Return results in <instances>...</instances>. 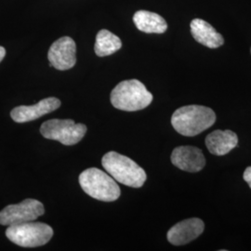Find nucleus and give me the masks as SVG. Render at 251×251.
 <instances>
[{
	"instance_id": "16",
	"label": "nucleus",
	"mask_w": 251,
	"mask_h": 251,
	"mask_svg": "<svg viewBox=\"0 0 251 251\" xmlns=\"http://www.w3.org/2000/svg\"><path fill=\"white\" fill-rule=\"evenodd\" d=\"M243 178L251 188V167L246 169V171L244 172V175H243Z\"/></svg>"
},
{
	"instance_id": "5",
	"label": "nucleus",
	"mask_w": 251,
	"mask_h": 251,
	"mask_svg": "<svg viewBox=\"0 0 251 251\" xmlns=\"http://www.w3.org/2000/svg\"><path fill=\"white\" fill-rule=\"evenodd\" d=\"M9 240L23 248H36L44 246L53 236V229L50 225L38 222H28L10 225L6 230Z\"/></svg>"
},
{
	"instance_id": "10",
	"label": "nucleus",
	"mask_w": 251,
	"mask_h": 251,
	"mask_svg": "<svg viewBox=\"0 0 251 251\" xmlns=\"http://www.w3.org/2000/svg\"><path fill=\"white\" fill-rule=\"evenodd\" d=\"M61 106V100L55 97L41 100L34 105H21L10 112L11 118L17 123H25L36 120L49 113H51Z\"/></svg>"
},
{
	"instance_id": "7",
	"label": "nucleus",
	"mask_w": 251,
	"mask_h": 251,
	"mask_svg": "<svg viewBox=\"0 0 251 251\" xmlns=\"http://www.w3.org/2000/svg\"><path fill=\"white\" fill-rule=\"evenodd\" d=\"M44 213L45 208L41 202L28 198L19 204L4 207L0 211V225L10 226L33 222Z\"/></svg>"
},
{
	"instance_id": "15",
	"label": "nucleus",
	"mask_w": 251,
	"mask_h": 251,
	"mask_svg": "<svg viewBox=\"0 0 251 251\" xmlns=\"http://www.w3.org/2000/svg\"><path fill=\"white\" fill-rule=\"evenodd\" d=\"M122 47V42L118 36L110 31L102 29L96 36L94 50L99 57H105L117 52Z\"/></svg>"
},
{
	"instance_id": "17",
	"label": "nucleus",
	"mask_w": 251,
	"mask_h": 251,
	"mask_svg": "<svg viewBox=\"0 0 251 251\" xmlns=\"http://www.w3.org/2000/svg\"><path fill=\"white\" fill-rule=\"evenodd\" d=\"M5 55H6V50H5L3 47L0 46V63H1L2 60L4 59Z\"/></svg>"
},
{
	"instance_id": "9",
	"label": "nucleus",
	"mask_w": 251,
	"mask_h": 251,
	"mask_svg": "<svg viewBox=\"0 0 251 251\" xmlns=\"http://www.w3.org/2000/svg\"><path fill=\"white\" fill-rule=\"evenodd\" d=\"M172 164L181 171L198 172L206 165V159L202 151L195 146H179L171 153Z\"/></svg>"
},
{
	"instance_id": "6",
	"label": "nucleus",
	"mask_w": 251,
	"mask_h": 251,
	"mask_svg": "<svg viewBox=\"0 0 251 251\" xmlns=\"http://www.w3.org/2000/svg\"><path fill=\"white\" fill-rule=\"evenodd\" d=\"M87 132V126L76 124L72 119H51L44 122L40 133L49 139L58 141L63 145L78 144Z\"/></svg>"
},
{
	"instance_id": "14",
	"label": "nucleus",
	"mask_w": 251,
	"mask_h": 251,
	"mask_svg": "<svg viewBox=\"0 0 251 251\" xmlns=\"http://www.w3.org/2000/svg\"><path fill=\"white\" fill-rule=\"evenodd\" d=\"M133 22L140 31L147 34H163L168 29L165 19L157 13L147 10L137 11L133 16Z\"/></svg>"
},
{
	"instance_id": "3",
	"label": "nucleus",
	"mask_w": 251,
	"mask_h": 251,
	"mask_svg": "<svg viewBox=\"0 0 251 251\" xmlns=\"http://www.w3.org/2000/svg\"><path fill=\"white\" fill-rule=\"evenodd\" d=\"M152 100V93L137 79L122 81L111 92L113 106L126 112L143 110L149 106Z\"/></svg>"
},
{
	"instance_id": "2",
	"label": "nucleus",
	"mask_w": 251,
	"mask_h": 251,
	"mask_svg": "<svg viewBox=\"0 0 251 251\" xmlns=\"http://www.w3.org/2000/svg\"><path fill=\"white\" fill-rule=\"evenodd\" d=\"M101 164L103 169L117 181L132 188L142 187L147 178L143 168L129 157L117 152L105 153Z\"/></svg>"
},
{
	"instance_id": "8",
	"label": "nucleus",
	"mask_w": 251,
	"mask_h": 251,
	"mask_svg": "<svg viewBox=\"0 0 251 251\" xmlns=\"http://www.w3.org/2000/svg\"><path fill=\"white\" fill-rule=\"evenodd\" d=\"M76 45L69 36H63L50 46L48 58L50 65L57 70L65 71L73 68L76 63Z\"/></svg>"
},
{
	"instance_id": "11",
	"label": "nucleus",
	"mask_w": 251,
	"mask_h": 251,
	"mask_svg": "<svg viewBox=\"0 0 251 251\" xmlns=\"http://www.w3.org/2000/svg\"><path fill=\"white\" fill-rule=\"evenodd\" d=\"M204 228V222L198 218L184 220L171 227L167 238L174 246H183L198 238L203 233Z\"/></svg>"
},
{
	"instance_id": "4",
	"label": "nucleus",
	"mask_w": 251,
	"mask_h": 251,
	"mask_svg": "<svg viewBox=\"0 0 251 251\" xmlns=\"http://www.w3.org/2000/svg\"><path fill=\"white\" fill-rule=\"evenodd\" d=\"M79 184L87 195L103 202L116 201L121 194L116 179L96 168L83 171L79 175Z\"/></svg>"
},
{
	"instance_id": "1",
	"label": "nucleus",
	"mask_w": 251,
	"mask_h": 251,
	"mask_svg": "<svg viewBox=\"0 0 251 251\" xmlns=\"http://www.w3.org/2000/svg\"><path fill=\"white\" fill-rule=\"evenodd\" d=\"M216 115L210 108L187 105L177 109L171 117V124L182 136L194 137L214 125Z\"/></svg>"
},
{
	"instance_id": "13",
	"label": "nucleus",
	"mask_w": 251,
	"mask_h": 251,
	"mask_svg": "<svg viewBox=\"0 0 251 251\" xmlns=\"http://www.w3.org/2000/svg\"><path fill=\"white\" fill-rule=\"evenodd\" d=\"M238 144V137L232 130H215L207 135L206 146L212 154L218 156L231 152Z\"/></svg>"
},
{
	"instance_id": "12",
	"label": "nucleus",
	"mask_w": 251,
	"mask_h": 251,
	"mask_svg": "<svg viewBox=\"0 0 251 251\" xmlns=\"http://www.w3.org/2000/svg\"><path fill=\"white\" fill-rule=\"evenodd\" d=\"M191 33L198 43L210 49H217L224 45L225 39L216 31L215 28L201 19H195L191 22Z\"/></svg>"
}]
</instances>
